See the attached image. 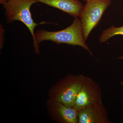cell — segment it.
<instances>
[{
    "label": "cell",
    "instance_id": "6da1fadb",
    "mask_svg": "<svg viewBox=\"0 0 123 123\" xmlns=\"http://www.w3.org/2000/svg\"><path fill=\"white\" fill-rule=\"evenodd\" d=\"M35 36L38 44L43 41L49 40L57 44L80 46L93 55L84 40L81 22L78 17L75 18L72 24L64 30L53 31L40 30L35 34Z\"/></svg>",
    "mask_w": 123,
    "mask_h": 123
},
{
    "label": "cell",
    "instance_id": "7a4b0ae2",
    "mask_svg": "<svg viewBox=\"0 0 123 123\" xmlns=\"http://www.w3.org/2000/svg\"><path fill=\"white\" fill-rule=\"evenodd\" d=\"M36 2V0H9L3 6L5 10V13L8 22L20 21L29 29L33 37L35 52L38 53L39 52V46L36 41L35 29L38 25L48 23L43 22L37 24L34 21L30 8L32 5Z\"/></svg>",
    "mask_w": 123,
    "mask_h": 123
},
{
    "label": "cell",
    "instance_id": "3957f363",
    "mask_svg": "<svg viewBox=\"0 0 123 123\" xmlns=\"http://www.w3.org/2000/svg\"><path fill=\"white\" fill-rule=\"evenodd\" d=\"M83 76L70 74L61 79L50 89L49 99L73 107L82 86Z\"/></svg>",
    "mask_w": 123,
    "mask_h": 123
},
{
    "label": "cell",
    "instance_id": "277c9868",
    "mask_svg": "<svg viewBox=\"0 0 123 123\" xmlns=\"http://www.w3.org/2000/svg\"><path fill=\"white\" fill-rule=\"evenodd\" d=\"M111 4V0H89L83 6L79 17L85 41L99 23L103 13Z\"/></svg>",
    "mask_w": 123,
    "mask_h": 123
},
{
    "label": "cell",
    "instance_id": "5b68a950",
    "mask_svg": "<svg viewBox=\"0 0 123 123\" xmlns=\"http://www.w3.org/2000/svg\"><path fill=\"white\" fill-rule=\"evenodd\" d=\"M103 103L100 86L88 76L84 75L82 86L74 108L79 112L93 103Z\"/></svg>",
    "mask_w": 123,
    "mask_h": 123
},
{
    "label": "cell",
    "instance_id": "8992f818",
    "mask_svg": "<svg viewBox=\"0 0 123 123\" xmlns=\"http://www.w3.org/2000/svg\"><path fill=\"white\" fill-rule=\"evenodd\" d=\"M49 115L56 122L61 123H78V112L59 102L49 99L47 102Z\"/></svg>",
    "mask_w": 123,
    "mask_h": 123
},
{
    "label": "cell",
    "instance_id": "52a82bcc",
    "mask_svg": "<svg viewBox=\"0 0 123 123\" xmlns=\"http://www.w3.org/2000/svg\"><path fill=\"white\" fill-rule=\"evenodd\" d=\"M79 123H110L111 121L103 103H93L78 114Z\"/></svg>",
    "mask_w": 123,
    "mask_h": 123
},
{
    "label": "cell",
    "instance_id": "ba28073f",
    "mask_svg": "<svg viewBox=\"0 0 123 123\" xmlns=\"http://www.w3.org/2000/svg\"><path fill=\"white\" fill-rule=\"evenodd\" d=\"M59 9L74 17H78L80 14L83 6L78 0H36Z\"/></svg>",
    "mask_w": 123,
    "mask_h": 123
},
{
    "label": "cell",
    "instance_id": "9c48e42d",
    "mask_svg": "<svg viewBox=\"0 0 123 123\" xmlns=\"http://www.w3.org/2000/svg\"><path fill=\"white\" fill-rule=\"evenodd\" d=\"M119 35H123V25L119 27L112 26L103 31L99 37V42L100 43H105L110 38Z\"/></svg>",
    "mask_w": 123,
    "mask_h": 123
},
{
    "label": "cell",
    "instance_id": "30bf717a",
    "mask_svg": "<svg viewBox=\"0 0 123 123\" xmlns=\"http://www.w3.org/2000/svg\"><path fill=\"white\" fill-rule=\"evenodd\" d=\"M5 30L2 24L0 25V48H2L5 41Z\"/></svg>",
    "mask_w": 123,
    "mask_h": 123
},
{
    "label": "cell",
    "instance_id": "8fae6325",
    "mask_svg": "<svg viewBox=\"0 0 123 123\" xmlns=\"http://www.w3.org/2000/svg\"><path fill=\"white\" fill-rule=\"evenodd\" d=\"M9 0H0V4L3 5Z\"/></svg>",
    "mask_w": 123,
    "mask_h": 123
},
{
    "label": "cell",
    "instance_id": "7c38bea8",
    "mask_svg": "<svg viewBox=\"0 0 123 123\" xmlns=\"http://www.w3.org/2000/svg\"><path fill=\"white\" fill-rule=\"evenodd\" d=\"M118 58L119 59H120L123 60V55L121 56L118 57Z\"/></svg>",
    "mask_w": 123,
    "mask_h": 123
},
{
    "label": "cell",
    "instance_id": "4fadbf2b",
    "mask_svg": "<svg viewBox=\"0 0 123 123\" xmlns=\"http://www.w3.org/2000/svg\"><path fill=\"white\" fill-rule=\"evenodd\" d=\"M84 1H88L89 0H84Z\"/></svg>",
    "mask_w": 123,
    "mask_h": 123
},
{
    "label": "cell",
    "instance_id": "5bb4252c",
    "mask_svg": "<svg viewBox=\"0 0 123 123\" xmlns=\"http://www.w3.org/2000/svg\"></svg>",
    "mask_w": 123,
    "mask_h": 123
}]
</instances>
